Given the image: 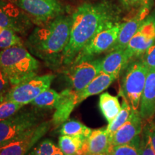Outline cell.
Masks as SVG:
<instances>
[{"label": "cell", "instance_id": "1", "mask_svg": "<svg viewBox=\"0 0 155 155\" xmlns=\"http://www.w3.org/2000/svg\"><path fill=\"white\" fill-rule=\"evenodd\" d=\"M117 12L111 4L83 3L72 15L70 40L62 56L61 64L69 65L101 30L115 23Z\"/></svg>", "mask_w": 155, "mask_h": 155}, {"label": "cell", "instance_id": "2", "mask_svg": "<svg viewBox=\"0 0 155 155\" xmlns=\"http://www.w3.org/2000/svg\"><path fill=\"white\" fill-rule=\"evenodd\" d=\"M72 16L61 15L38 25L29 36L27 45L33 55L56 67L62 63V56L70 40Z\"/></svg>", "mask_w": 155, "mask_h": 155}, {"label": "cell", "instance_id": "3", "mask_svg": "<svg viewBox=\"0 0 155 155\" xmlns=\"http://www.w3.org/2000/svg\"><path fill=\"white\" fill-rule=\"evenodd\" d=\"M40 63L23 45L0 51V70L8 78L12 86L37 75Z\"/></svg>", "mask_w": 155, "mask_h": 155}, {"label": "cell", "instance_id": "4", "mask_svg": "<svg viewBox=\"0 0 155 155\" xmlns=\"http://www.w3.org/2000/svg\"><path fill=\"white\" fill-rule=\"evenodd\" d=\"M149 70L140 60L128 65L122 75L119 95L128 101L133 111H138Z\"/></svg>", "mask_w": 155, "mask_h": 155}, {"label": "cell", "instance_id": "5", "mask_svg": "<svg viewBox=\"0 0 155 155\" xmlns=\"http://www.w3.org/2000/svg\"><path fill=\"white\" fill-rule=\"evenodd\" d=\"M55 76L50 73L35 75L12 87L4 98L23 106L30 104L42 91L50 88Z\"/></svg>", "mask_w": 155, "mask_h": 155}, {"label": "cell", "instance_id": "6", "mask_svg": "<svg viewBox=\"0 0 155 155\" xmlns=\"http://www.w3.org/2000/svg\"><path fill=\"white\" fill-rule=\"evenodd\" d=\"M15 3L28 15L32 22L38 25L63 13V7L58 0H15Z\"/></svg>", "mask_w": 155, "mask_h": 155}, {"label": "cell", "instance_id": "7", "mask_svg": "<svg viewBox=\"0 0 155 155\" xmlns=\"http://www.w3.org/2000/svg\"><path fill=\"white\" fill-rule=\"evenodd\" d=\"M38 112L22 111L0 121V144L7 142L35 127L42 122Z\"/></svg>", "mask_w": 155, "mask_h": 155}, {"label": "cell", "instance_id": "8", "mask_svg": "<svg viewBox=\"0 0 155 155\" xmlns=\"http://www.w3.org/2000/svg\"><path fill=\"white\" fill-rule=\"evenodd\" d=\"M50 122H42L30 130L0 144V155H27L50 129Z\"/></svg>", "mask_w": 155, "mask_h": 155}, {"label": "cell", "instance_id": "9", "mask_svg": "<svg viewBox=\"0 0 155 155\" xmlns=\"http://www.w3.org/2000/svg\"><path fill=\"white\" fill-rule=\"evenodd\" d=\"M66 72L71 89L80 92L101 72V60L93 58L73 62Z\"/></svg>", "mask_w": 155, "mask_h": 155}, {"label": "cell", "instance_id": "10", "mask_svg": "<svg viewBox=\"0 0 155 155\" xmlns=\"http://www.w3.org/2000/svg\"><path fill=\"white\" fill-rule=\"evenodd\" d=\"M121 25L118 22L113 23L98 32L79 53L73 62L93 58L108 50H111L117 40Z\"/></svg>", "mask_w": 155, "mask_h": 155}, {"label": "cell", "instance_id": "11", "mask_svg": "<svg viewBox=\"0 0 155 155\" xmlns=\"http://www.w3.org/2000/svg\"><path fill=\"white\" fill-rule=\"evenodd\" d=\"M32 21L15 2L0 0V27L19 34H25L31 28Z\"/></svg>", "mask_w": 155, "mask_h": 155}, {"label": "cell", "instance_id": "12", "mask_svg": "<svg viewBox=\"0 0 155 155\" xmlns=\"http://www.w3.org/2000/svg\"><path fill=\"white\" fill-rule=\"evenodd\" d=\"M155 42V15L148 16L131 39L126 48L130 58H140L144 52Z\"/></svg>", "mask_w": 155, "mask_h": 155}, {"label": "cell", "instance_id": "13", "mask_svg": "<svg viewBox=\"0 0 155 155\" xmlns=\"http://www.w3.org/2000/svg\"><path fill=\"white\" fill-rule=\"evenodd\" d=\"M144 121L139 111H133L129 119L112 136L111 146H119L129 143L141 134L144 128Z\"/></svg>", "mask_w": 155, "mask_h": 155}, {"label": "cell", "instance_id": "14", "mask_svg": "<svg viewBox=\"0 0 155 155\" xmlns=\"http://www.w3.org/2000/svg\"><path fill=\"white\" fill-rule=\"evenodd\" d=\"M81 104L78 98V93L71 88H68L60 94V98L55 109L51 124L54 128L61 126L68 121L74 108Z\"/></svg>", "mask_w": 155, "mask_h": 155}, {"label": "cell", "instance_id": "15", "mask_svg": "<svg viewBox=\"0 0 155 155\" xmlns=\"http://www.w3.org/2000/svg\"><path fill=\"white\" fill-rule=\"evenodd\" d=\"M139 111L144 122L154 119L155 116V68L149 70L147 73Z\"/></svg>", "mask_w": 155, "mask_h": 155}, {"label": "cell", "instance_id": "16", "mask_svg": "<svg viewBox=\"0 0 155 155\" xmlns=\"http://www.w3.org/2000/svg\"><path fill=\"white\" fill-rule=\"evenodd\" d=\"M148 16L149 9L147 7H144L137 13V15L122 23L117 40L111 50L126 49L131 39L133 38L144 19Z\"/></svg>", "mask_w": 155, "mask_h": 155}, {"label": "cell", "instance_id": "17", "mask_svg": "<svg viewBox=\"0 0 155 155\" xmlns=\"http://www.w3.org/2000/svg\"><path fill=\"white\" fill-rule=\"evenodd\" d=\"M131 61L126 49L111 50L105 58L101 60V71L117 79Z\"/></svg>", "mask_w": 155, "mask_h": 155}, {"label": "cell", "instance_id": "18", "mask_svg": "<svg viewBox=\"0 0 155 155\" xmlns=\"http://www.w3.org/2000/svg\"><path fill=\"white\" fill-rule=\"evenodd\" d=\"M111 142L106 129L92 130L86 141V154H98L109 153Z\"/></svg>", "mask_w": 155, "mask_h": 155}, {"label": "cell", "instance_id": "19", "mask_svg": "<svg viewBox=\"0 0 155 155\" xmlns=\"http://www.w3.org/2000/svg\"><path fill=\"white\" fill-rule=\"evenodd\" d=\"M115 80H116L115 77L101 71L86 88L81 91L78 92L79 101L81 103L88 97L101 94L104 91L111 86V83Z\"/></svg>", "mask_w": 155, "mask_h": 155}, {"label": "cell", "instance_id": "20", "mask_svg": "<svg viewBox=\"0 0 155 155\" xmlns=\"http://www.w3.org/2000/svg\"><path fill=\"white\" fill-rule=\"evenodd\" d=\"M86 139L81 137L61 135L58 140V147L64 155H86Z\"/></svg>", "mask_w": 155, "mask_h": 155}, {"label": "cell", "instance_id": "21", "mask_svg": "<svg viewBox=\"0 0 155 155\" xmlns=\"http://www.w3.org/2000/svg\"><path fill=\"white\" fill-rule=\"evenodd\" d=\"M100 111L108 124L116 117L121 109L117 96H112L108 93H103L99 97L98 102Z\"/></svg>", "mask_w": 155, "mask_h": 155}, {"label": "cell", "instance_id": "22", "mask_svg": "<svg viewBox=\"0 0 155 155\" xmlns=\"http://www.w3.org/2000/svg\"><path fill=\"white\" fill-rule=\"evenodd\" d=\"M91 131L92 129L76 120L66 121L61 125L60 129V134L61 135L81 137L86 139H88Z\"/></svg>", "mask_w": 155, "mask_h": 155}, {"label": "cell", "instance_id": "23", "mask_svg": "<svg viewBox=\"0 0 155 155\" xmlns=\"http://www.w3.org/2000/svg\"><path fill=\"white\" fill-rule=\"evenodd\" d=\"M60 98V94L51 88L42 91L30 103L33 107L38 108H55Z\"/></svg>", "mask_w": 155, "mask_h": 155}, {"label": "cell", "instance_id": "24", "mask_svg": "<svg viewBox=\"0 0 155 155\" xmlns=\"http://www.w3.org/2000/svg\"><path fill=\"white\" fill-rule=\"evenodd\" d=\"M131 112H132V108L129 105V103L124 98H122L121 111H120L119 114L116 116L115 119L111 123L108 124V127L106 128V131H107L108 135H109L110 139H111V137L114 135V134L127 121L129 116L131 115Z\"/></svg>", "mask_w": 155, "mask_h": 155}, {"label": "cell", "instance_id": "25", "mask_svg": "<svg viewBox=\"0 0 155 155\" xmlns=\"http://www.w3.org/2000/svg\"><path fill=\"white\" fill-rule=\"evenodd\" d=\"M141 134L137 136L129 143L112 147L110 155H140Z\"/></svg>", "mask_w": 155, "mask_h": 155}, {"label": "cell", "instance_id": "26", "mask_svg": "<svg viewBox=\"0 0 155 155\" xmlns=\"http://www.w3.org/2000/svg\"><path fill=\"white\" fill-rule=\"evenodd\" d=\"M16 45H23L22 39L17 35V32L0 27V49L4 50Z\"/></svg>", "mask_w": 155, "mask_h": 155}, {"label": "cell", "instance_id": "27", "mask_svg": "<svg viewBox=\"0 0 155 155\" xmlns=\"http://www.w3.org/2000/svg\"><path fill=\"white\" fill-rule=\"evenodd\" d=\"M23 105L3 98L0 99V121H4L16 114L22 109Z\"/></svg>", "mask_w": 155, "mask_h": 155}, {"label": "cell", "instance_id": "28", "mask_svg": "<svg viewBox=\"0 0 155 155\" xmlns=\"http://www.w3.org/2000/svg\"><path fill=\"white\" fill-rule=\"evenodd\" d=\"M56 148L53 141L46 139L33 147L28 155H52Z\"/></svg>", "mask_w": 155, "mask_h": 155}, {"label": "cell", "instance_id": "29", "mask_svg": "<svg viewBox=\"0 0 155 155\" xmlns=\"http://www.w3.org/2000/svg\"><path fill=\"white\" fill-rule=\"evenodd\" d=\"M139 60L148 70L155 68V42L144 52Z\"/></svg>", "mask_w": 155, "mask_h": 155}, {"label": "cell", "instance_id": "30", "mask_svg": "<svg viewBox=\"0 0 155 155\" xmlns=\"http://www.w3.org/2000/svg\"><path fill=\"white\" fill-rule=\"evenodd\" d=\"M143 132H141V144L140 155H155V152L151 144L148 134L143 128Z\"/></svg>", "mask_w": 155, "mask_h": 155}, {"label": "cell", "instance_id": "31", "mask_svg": "<svg viewBox=\"0 0 155 155\" xmlns=\"http://www.w3.org/2000/svg\"><path fill=\"white\" fill-rule=\"evenodd\" d=\"M12 87L8 78L0 70V99L6 96Z\"/></svg>", "mask_w": 155, "mask_h": 155}, {"label": "cell", "instance_id": "32", "mask_svg": "<svg viewBox=\"0 0 155 155\" xmlns=\"http://www.w3.org/2000/svg\"><path fill=\"white\" fill-rule=\"evenodd\" d=\"M144 129L148 134L151 144L155 152V121L154 119L144 122Z\"/></svg>", "mask_w": 155, "mask_h": 155}, {"label": "cell", "instance_id": "33", "mask_svg": "<svg viewBox=\"0 0 155 155\" xmlns=\"http://www.w3.org/2000/svg\"><path fill=\"white\" fill-rule=\"evenodd\" d=\"M52 155H64V154L61 150V149L59 148V147H57V148L55 149V152L53 153V154Z\"/></svg>", "mask_w": 155, "mask_h": 155}, {"label": "cell", "instance_id": "34", "mask_svg": "<svg viewBox=\"0 0 155 155\" xmlns=\"http://www.w3.org/2000/svg\"><path fill=\"white\" fill-rule=\"evenodd\" d=\"M124 1L127 2H137L139 1V0H124Z\"/></svg>", "mask_w": 155, "mask_h": 155}, {"label": "cell", "instance_id": "35", "mask_svg": "<svg viewBox=\"0 0 155 155\" xmlns=\"http://www.w3.org/2000/svg\"><path fill=\"white\" fill-rule=\"evenodd\" d=\"M86 155H110L109 153H104V154H86Z\"/></svg>", "mask_w": 155, "mask_h": 155}, {"label": "cell", "instance_id": "36", "mask_svg": "<svg viewBox=\"0 0 155 155\" xmlns=\"http://www.w3.org/2000/svg\"><path fill=\"white\" fill-rule=\"evenodd\" d=\"M154 121H155V116H154Z\"/></svg>", "mask_w": 155, "mask_h": 155}]
</instances>
